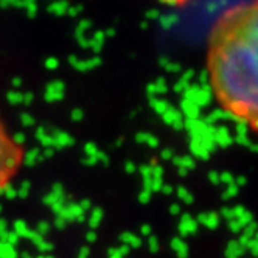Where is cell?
I'll return each mask as SVG.
<instances>
[{
	"label": "cell",
	"mask_w": 258,
	"mask_h": 258,
	"mask_svg": "<svg viewBox=\"0 0 258 258\" xmlns=\"http://www.w3.org/2000/svg\"><path fill=\"white\" fill-rule=\"evenodd\" d=\"M207 72L218 104L258 133V0L219 14L207 41Z\"/></svg>",
	"instance_id": "cell-1"
},
{
	"label": "cell",
	"mask_w": 258,
	"mask_h": 258,
	"mask_svg": "<svg viewBox=\"0 0 258 258\" xmlns=\"http://www.w3.org/2000/svg\"><path fill=\"white\" fill-rule=\"evenodd\" d=\"M24 162V150L0 120V191L14 179Z\"/></svg>",
	"instance_id": "cell-2"
},
{
	"label": "cell",
	"mask_w": 258,
	"mask_h": 258,
	"mask_svg": "<svg viewBox=\"0 0 258 258\" xmlns=\"http://www.w3.org/2000/svg\"><path fill=\"white\" fill-rule=\"evenodd\" d=\"M159 2L167 4V5H173V7H182V5L188 4L190 0H159Z\"/></svg>",
	"instance_id": "cell-3"
}]
</instances>
